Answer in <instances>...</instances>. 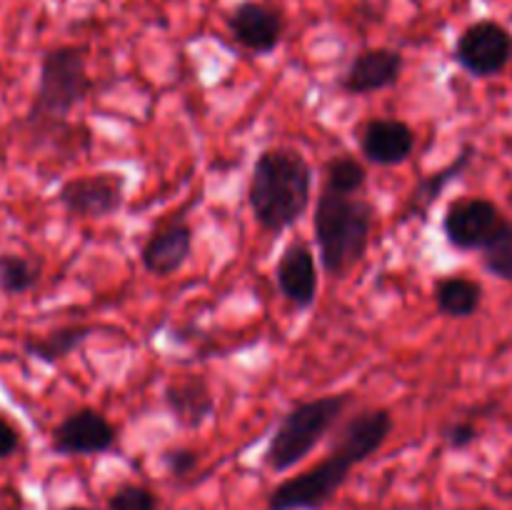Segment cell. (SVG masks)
Returning <instances> with one entry per match:
<instances>
[{
	"instance_id": "1",
	"label": "cell",
	"mask_w": 512,
	"mask_h": 510,
	"mask_svg": "<svg viewBox=\"0 0 512 510\" xmlns=\"http://www.w3.org/2000/svg\"><path fill=\"white\" fill-rule=\"evenodd\" d=\"M313 195V168L300 150L268 148L258 155L248 180V205L265 233L293 228Z\"/></svg>"
},
{
	"instance_id": "2",
	"label": "cell",
	"mask_w": 512,
	"mask_h": 510,
	"mask_svg": "<svg viewBox=\"0 0 512 510\" xmlns=\"http://www.w3.org/2000/svg\"><path fill=\"white\" fill-rule=\"evenodd\" d=\"M375 208L358 195H340L323 188L313 215L320 265L335 280H343L363 263L373 235Z\"/></svg>"
},
{
	"instance_id": "3",
	"label": "cell",
	"mask_w": 512,
	"mask_h": 510,
	"mask_svg": "<svg viewBox=\"0 0 512 510\" xmlns=\"http://www.w3.org/2000/svg\"><path fill=\"white\" fill-rule=\"evenodd\" d=\"M355 393H330L320 398L305 400L293 405L280 418L278 428L270 435V443L263 453V463L273 473H288L298 463H303L315 445L338 425V420L348 413L353 405Z\"/></svg>"
},
{
	"instance_id": "4",
	"label": "cell",
	"mask_w": 512,
	"mask_h": 510,
	"mask_svg": "<svg viewBox=\"0 0 512 510\" xmlns=\"http://www.w3.org/2000/svg\"><path fill=\"white\" fill-rule=\"evenodd\" d=\"M93 90L85 50L78 45L50 48L40 60L38 90L28 113L30 125H60Z\"/></svg>"
},
{
	"instance_id": "5",
	"label": "cell",
	"mask_w": 512,
	"mask_h": 510,
	"mask_svg": "<svg viewBox=\"0 0 512 510\" xmlns=\"http://www.w3.org/2000/svg\"><path fill=\"white\" fill-rule=\"evenodd\" d=\"M353 468L355 463L348 455L330 448L313 468L275 485L268 495V510H323L348 483Z\"/></svg>"
},
{
	"instance_id": "6",
	"label": "cell",
	"mask_w": 512,
	"mask_h": 510,
	"mask_svg": "<svg viewBox=\"0 0 512 510\" xmlns=\"http://www.w3.org/2000/svg\"><path fill=\"white\" fill-rule=\"evenodd\" d=\"M453 58L475 78H493L512 60V33L495 20H478L460 33Z\"/></svg>"
},
{
	"instance_id": "7",
	"label": "cell",
	"mask_w": 512,
	"mask_h": 510,
	"mask_svg": "<svg viewBox=\"0 0 512 510\" xmlns=\"http://www.w3.org/2000/svg\"><path fill=\"white\" fill-rule=\"evenodd\" d=\"M118 443V428L95 408H78L65 415L53 428L50 448L65 458L110 453Z\"/></svg>"
},
{
	"instance_id": "8",
	"label": "cell",
	"mask_w": 512,
	"mask_h": 510,
	"mask_svg": "<svg viewBox=\"0 0 512 510\" xmlns=\"http://www.w3.org/2000/svg\"><path fill=\"white\" fill-rule=\"evenodd\" d=\"M58 200L73 218H108L125 203L123 173H95L60 185Z\"/></svg>"
},
{
	"instance_id": "9",
	"label": "cell",
	"mask_w": 512,
	"mask_h": 510,
	"mask_svg": "<svg viewBox=\"0 0 512 510\" xmlns=\"http://www.w3.org/2000/svg\"><path fill=\"white\" fill-rule=\"evenodd\" d=\"M498 205L485 198H460L443 215V233L458 250H483L503 225Z\"/></svg>"
},
{
	"instance_id": "10",
	"label": "cell",
	"mask_w": 512,
	"mask_h": 510,
	"mask_svg": "<svg viewBox=\"0 0 512 510\" xmlns=\"http://www.w3.org/2000/svg\"><path fill=\"white\" fill-rule=\"evenodd\" d=\"M228 30L238 45L255 55L273 53L285 33V20L280 10L258 0H243L228 15Z\"/></svg>"
},
{
	"instance_id": "11",
	"label": "cell",
	"mask_w": 512,
	"mask_h": 510,
	"mask_svg": "<svg viewBox=\"0 0 512 510\" xmlns=\"http://www.w3.org/2000/svg\"><path fill=\"white\" fill-rule=\"evenodd\" d=\"M405 58L395 48H368L353 58L345 75L340 78V90L348 95H370L398 85L403 75Z\"/></svg>"
},
{
	"instance_id": "12",
	"label": "cell",
	"mask_w": 512,
	"mask_h": 510,
	"mask_svg": "<svg viewBox=\"0 0 512 510\" xmlns=\"http://www.w3.org/2000/svg\"><path fill=\"white\" fill-rule=\"evenodd\" d=\"M275 283H278L280 295L295 305L298 310L313 308L318 300V265H315L313 250L300 240H293L288 248L280 253L278 265H275Z\"/></svg>"
},
{
	"instance_id": "13",
	"label": "cell",
	"mask_w": 512,
	"mask_h": 510,
	"mask_svg": "<svg viewBox=\"0 0 512 510\" xmlns=\"http://www.w3.org/2000/svg\"><path fill=\"white\" fill-rule=\"evenodd\" d=\"M393 415L388 408H365L343 423L330 448L348 455L355 465L373 458L393 433Z\"/></svg>"
},
{
	"instance_id": "14",
	"label": "cell",
	"mask_w": 512,
	"mask_h": 510,
	"mask_svg": "<svg viewBox=\"0 0 512 510\" xmlns=\"http://www.w3.org/2000/svg\"><path fill=\"white\" fill-rule=\"evenodd\" d=\"M163 403L175 423L188 430L205 425L215 413L213 388L200 373L173 375L163 388Z\"/></svg>"
},
{
	"instance_id": "15",
	"label": "cell",
	"mask_w": 512,
	"mask_h": 510,
	"mask_svg": "<svg viewBox=\"0 0 512 510\" xmlns=\"http://www.w3.org/2000/svg\"><path fill=\"white\" fill-rule=\"evenodd\" d=\"M193 253V228L183 220H170L150 233L140 250L143 268L155 278H170L188 263Z\"/></svg>"
},
{
	"instance_id": "16",
	"label": "cell",
	"mask_w": 512,
	"mask_h": 510,
	"mask_svg": "<svg viewBox=\"0 0 512 510\" xmlns=\"http://www.w3.org/2000/svg\"><path fill=\"white\" fill-rule=\"evenodd\" d=\"M360 150L365 160L375 165H400L410 160L415 150V133L405 120L373 118L360 133Z\"/></svg>"
},
{
	"instance_id": "17",
	"label": "cell",
	"mask_w": 512,
	"mask_h": 510,
	"mask_svg": "<svg viewBox=\"0 0 512 510\" xmlns=\"http://www.w3.org/2000/svg\"><path fill=\"white\" fill-rule=\"evenodd\" d=\"M93 335V325L83 323H70L63 328L50 330L43 338H25L23 340V353L28 358L38 360V363L55 365L60 360H65L68 355H73L75 350H80L85 345V340Z\"/></svg>"
},
{
	"instance_id": "18",
	"label": "cell",
	"mask_w": 512,
	"mask_h": 510,
	"mask_svg": "<svg viewBox=\"0 0 512 510\" xmlns=\"http://www.w3.org/2000/svg\"><path fill=\"white\" fill-rule=\"evenodd\" d=\"M483 303V288L465 275H450L435 283V305L448 318H470Z\"/></svg>"
},
{
	"instance_id": "19",
	"label": "cell",
	"mask_w": 512,
	"mask_h": 510,
	"mask_svg": "<svg viewBox=\"0 0 512 510\" xmlns=\"http://www.w3.org/2000/svg\"><path fill=\"white\" fill-rule=\"evenodd\" d=\"M470 160H473V148H465L463 153L458 155V158L453 160V163L448 165V168L438 170V173L428 175V178H423L418 183V188L410 193V205H408V215H415V210H420V213H425V210L433 205V200L440 198V193H443L445 188H448L450 183H453L455 178H458L460 173H463L465 168L470 165Z\"/></svg>"
},
{
	"instance_id": "20",
	"label": "cell",
	"mask_w": 512,
	"mask_h": 510,
	"mask_svg": "<svg viewBox=\"0 0 512 510\" xmlns=\"http://www.w3.org/2000/svg\"><path fill=\"white\" fill-rule=\"evenodd\" d=\"M368 183V170L350 153L335 155L325 163V188L340 195H358Z\"/></svg>"
},
{
	"instance_id": "21",
	"label": "cell",
	"mask_w": 512,
	"mask_h": 510,
	"mask_svg": "<svg viewBox=\"0 0 512 510\" xmlns=\"http://www.w3.org/2000/svg\"><path fill=\"white\" fill-rule=\"evenodd\" d=\"M40 280L38 263L18 253H0V290L5 295H23Z\"/></svg>"
},
{
	"instance_id": "22",
	"label": "cell",
	"mask_w": 512,
	"mask_h": 510,
	"mask_svg": "<svg viewBox=\"0 0 512 510\" xmlns=\"http://www.w3.org/2000/svg\"><path fill=\"white\" fill-rule=\"evenodd\" d=\"M483 265L490 275L512 280V223L503 220L498 233L483 245Z\"/></svg>"
},
{
	"instance_id": "23",
	"label": "cell",
	"mask_w": 512,
	"mask_h": 510,
	"mask_svg": "<svg viewBox=\"0 0 512 510\" xmlns=\"http://www.w3.org/2000/svg\"><path fill=\"white\" fill-rule=\"evenodd\" d=\"M108 510H160V500L143 485H120L108 495Z\"/></svg>"
},
{
	"instance_id": "24",
	"label": "cell",
	"mask_w": 512,
	"mask_h": 510,
	"mask_svg": "<svg viewBox=\"0 0 512 510\" xmlns=\"http://www.w3.org/2000/svg\"><path fill=\"white\" fill-rule=\"evenodd\" d=\"M200 455L193 448H168L163 453V465L173 478H188L198 470Z\"/></svg>"
},
{
	"instance_id": "25",
	"label": "cell",
	"mask_w": 512,
	"mask_h": 510,
	"mask_svg": "<svg viewBox=\"0 0 512 510\" xmlns=\"http://www.w3.org/2000/svg\"><path fill=\"white\" fill-rule=\"evenodd\" d=\"M478 435V428L470 420H458V423H450L443 428V440L453 450L468 448V445H473L478 440Z\"/></svg>"
},
{
	"instance_id": "26",
	"label": "cell",
	"mask_w": 512,
	"mask_h": 510,
	"mask_svg": "<svg viewBox=\"0 0 512 510\" xmlns=\"http://www.w3.org/2000/svg\"><path fill=\"white\" fill-rule=\"evenodd\" d=\"M18 445H20L18 430L13 428L10 420H5L3 415H0V460L10 458V455L18 450Z\"/></svg>"
},
{
	"instance_id": "27",
	"label": "cell",
	"mask_w": 512,
	"mask_h": 510,
	"mask_svg": "<svg viewBox=\"0 0 512 510\" xmlns=\"http://www.w3.org/2000/svg\"><path fill=\"white\" fill-rule=\"evenodd\" d=\"M60 510H90V508H83V505H68V508H60Z\"/></svg>"
}]
</instances>
